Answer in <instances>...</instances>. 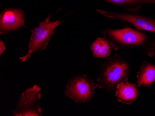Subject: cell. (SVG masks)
Wrapping results in <instances>:
<instances>
[{"mask_svg": "<svg viewBox=\"0 0 155 116\" xmlns=\"http://www.w3.org/2000/svg\"><path fill=\"white\" fill-rule=\"evenodd\" d=\"M130 71L129 63L116 55L100 65L96 87L105 88L109 91L116 90L119 84L128 81Z\"/></svg>", "mask_w": 155, "mask_h": 116, "instance_id": "cell-1", "label": "cell"}, {"mask_svg": "<svg viewBox=\"0 0 155 116\" xmlns=\"http://www.w3.org/2000/svg\"><path fill=\"white\" fill-rule=\"evenodd\" d=\"M50 18L49 14L44 21L39 23V27L31 30L28 51L25 56L20 58L21 62H26L35 52H42L47 48L51 37L55 34L56 28L62 23L59 20L51 21Z\"/></svg>", "mask_w": 155, "mask_h": 116, "instance_id": "cell-2", "label": "cell"}, {"mask_svg": "<svg viewBox=\"0 0 155 116\" xmlns=\"http://www.w3.org/2000/svg\"><path fill=\"white\" fill-rule=\"evenodd\" d=\"M95 88L94 80L89 76L77 74L69 80L65 95L77 103H84L93 98Z\"/></svg>", "mask_w": 155, "mask_h": 116, "instance_id": "cell-3", "label": "cell"}, {"mask_svg": "<svg viewBox=\"0 0 155 116\" xmlns=\"http://www.w3.org/2000/svg\"><path fill=\"white\" fill-rule=\"evenodd\" d=\"M41 88L37 85L28 88L21 95L12 115L14 116H41L40 106Z\"/></svg>", "mask_w": 155, "mask_h": 116, "instance_id": "cell-4", "label": "cell"}, {"mask_svg": "<svg viewBox=\"0 0 155 116\" xmlns=\"http://www.w3.org/2000/svg\"><path fill=\"white\" fill-rule=\"evenodd\" d=\"M25 15L22 9L6 8L0 14V34H7L24 26Z\"/></svg>", "mask_w": 155, "mask_h": 116, "instance_id": "cell-5", "label": "cell"}, {"mask_svg": "<svg viewBox=\"0 0 155 116\" xmlns=\"http://www.w3.org/2000/svg\"><path fill=\"white\" fill-rule=\"evenodd\" d=\"M101 14L110 18L121 20L126 21L136 27L139 30H146L155 32V21L143 16L122 13L109 12L104 10H98Z\"/></svg>", "mask_w": 155, "mask_h": 116, "instance_id": "cell-6", "label": "cell"}, {"mask_svg": "<svg viewBox=\"0 0 155 116\" xmlns=\"http://www.w3.org/2000/svg\"><path fill=\"white\" fill-rule=\"evenodd\" d=\"M103 33L106 37L108 36L118 43L127 45L141 44L146 39L145 35L130 28L106 30Z\"/></svg>", "mask_w": 155, "mask_h": 116, "instance_id": "cell-7", "label": "cell"}, {"mask_svg": "<svg viewBox=\"0 0 155 116\" xmlns=\"http://www.w3.org/2000/svg\"><path fill=\"white\" fill-rule=\"evenodd\" d=\"M115 96L119 102L124 104L130 105L137 99L138 90L135 85L128 81H124L117 86Z\"/></svg>", "mask_w": 155, "mask_h": 116, "instance_id": "cell-8", "label": "cell"}, {"mask_svg": "<svg viewBox=\"0 0 155 116\" xmlns=\"http://www.w3.org/2000/svg\"><path fill=\"white\" fill-rule=\"evenodd\" d=\"M155 81V65L144 63L137 74L138 86H150Z\"/></svg>", "mask_w": 155, "mask_h": 116, "instance_id": "cell-9", "label": "cell"}, {"mask_svg": "<svg viewBox=\"0 0 155 116\" xmlns=\"http://www.w3.org/2000/svg\"><path fill=\"white\" fill-rule=\"evenodd\" d=\"M91 52L94 56L98 58H107L110 56L111 47L104 38L97 39L91 45Z\"/></svg>", "mask_w": 155, "mask_h": 116, "instance_id": "cell-10", "label": "cell"}, {"mask_svg": "<svg viewBox=\"0 0 155 116\" xmlns=\"http://www.w3.org/2000/svg\"><path fill=\"white\" fill-rule=\"evenodd\" d=\"M105 1L117 5L141 2H155V0H105Z\"/></svg>", "mask_w": 155, "mask_h": 116, "instance_id": "cell-11", "label": "cell"}, {"mask_svg": "<svg viewBox=\"0 0 155 116\" xmlns=\"http://www.w3.org/2000/svg\"><path fill=\"white\" fill-rule=\"evenodd\" d=\"M6 50L5 43L2 40H0V55L3 53L4 51Z\"/></svg>", "mask_w": 155, "mask_h": 116, "instance_id": "cell-12", "label": "cell"}]
</instances>
